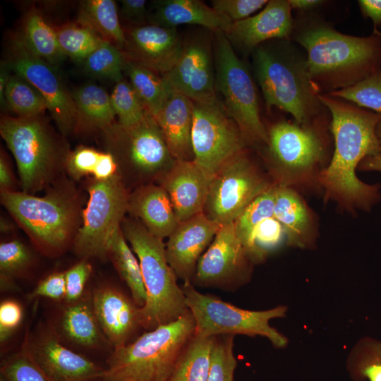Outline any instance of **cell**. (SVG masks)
I'll return each mask as SVG.
<instances>
[{
    "label": "cell",
    "mask_w": 381,
    "mask_h": 381,
    "mask_svg": "<svg viewBox=\"0 0 381 381\" xmlns=\"http://www.w3.org/2000/svg\"><path fill=\"white\" fill-rule=\"evenodd\" d=\"M319 98L331 116L334 147L331 161L319 173L318 181L326 199L350 211H370L381 200L380 186L361 181L356 169L366 157L381 155L376 135L381 115L327 94H320Z\"/></svg>",
    "instance_id": "obj_1"
},
{
    "label": "cell",
    "mask_w": 381,
    "mask_h": 381,
    "mask_svg": "<svg viewBox=\"0 0 381 381\" xmlns=\"http://www.w3.org/2000/svg\"><path fill=\"white\" fill-rule=\"evenodd\" d=\"M290 39L306 54L312 81L320 94L356 84L381 68V32L368 36L341 33L313 11L294 18Z\"/></svg>",
    "instance_id": "obj_2"
},
{
    "label": "cell",
    "mask_w": 381,
    "mask_h": 381,
    "mask_svg": "<svg viewBox=\"0 0 381 381\" xmlns=\"http://www.w3.org/2000/svg\"><path fill=\"white\" fill-rule=\"evenodd\" d=\"M291 39L272 40L251 53L255 80L267 111L277 108L300 123L328 111L310 76L306 54Z\"/></svg>",
    "instance_id": "obj_3"
},
{
    "label": "cell",
    "mask_w": 381,
    "mask_h": 381,
    "mask_svg": "<svg viewBox=\"0 0 381 381\" xmlns=\"http://www.w3.org/2000/svg\"><path fill=\"white\" fill-rule=\"evenodd\" d=\"M59 178L43 196L23 191L1 193V202L42 253L54 256L73 244L82 222L80 197Z\"/></svg>",
    "instance_id": "obj_4"
},
{
    "label": "cell",
    "mask_w": 381,
    "mask_h": 381,
    "mask_svg": "<svg viewBox=\"0 0 381 381\" xmlns=\"http://www.w3.org/2000/svg\"><path fill=\"white\" fill-rule=\"evenodd\" d=\"M0 134L15 158L21 191L35 195L61 178L71 150L43 114L2 116Z\"/></svg>",
    "instance_id": "obj_5"
},
{
    "label": "cell",
    "mask_w": 381,
    "mask_h": 381,
    "mask_svg": "<svg viewBox=\"0 0 381 381\" xmlns=\"http://www.w3.org/2000/svg\"><path fill=\"white\" fill-rule=\"evenodd\" d=\"M194 332L190 311L148 330L111 352L100 381H167Z\"/></svg>",
    "instance_id": "obj_6"
},
{
    "label": "cell",
    "mask_w": 381,
    "mask_h": 381,
    "mask_svg": "<svg viewBox=\"0 0 381 381\" xmlns=\"http://www.w3.org/2000/svg\"><path fill=\"white\" fill-rule=\"evenodd\" d=\"M121 229L138 259L146 290V303L140 308L141 327L152 330L186 314L185 295L167 261L163 240L136 219L125 217Z\"/></svg>",
    "instance_id": "obj_7"
},
{
    "label": "cell",
    "mask_w": 381,
    "mask_h": 381,
    "mask_svg": "<svg viewBox=\"0 0 381 381\" xmlns=\"http://www.w3.org/2000/svg\"><path fill=\"white\" fill-rule=\"evenodd\" d=\"M331 116L327 111L310 123L281 119L267 128L265 157L277 185L291 186L310 181L328 156Z\"/></svg>",
    "instance_id": "obj_8"
},
{
    "label": "cell",
    "mask_w": 381,
    "mask_h": 381,
    "mask_svg": "<svg viewBox=\"0 0 381 381\" xmlns=\"http://www.w3.org/2000/svg\"><path fill=\"white\" fill-rule=\"evenodd\" d=\"M213 34L217 97L238 125L248 145H266L267 131L261 118L257 89L250 72L236 54L225 33L219 30Z\"/></svg>",
    "instance_id": "obj_9"
},
{
    "label": "cell",
    "mask_w": 381,
    "mask_h": 381,
    "mask_svg": "<svg viewBox=\"0 0 381 381\" xmlns=\"http://www.w3.org/2000/svg\"><path fill=\"white\" fill-rule=\"evenodd\" d=\"M181 288L195 321V335L261 336L277 348H283L288 344L287 338L270 325L271 320L286 316V306H278L265 310H246L215 296L200 293L190 282H184Z\"/></svg>",
    "instance_id": "obj_10"
},
{
    "label": "cell",
    "mask_w": 381,
    "mask_h": 381,
    "mask_svg": "<svg viewBox=\"0 0 381 381\" xmlns=\"http://www.w3.org/2000/svg\"><path fill=\"white\" fill-rule=\"evenodd\" d=\"M101 134L105 151L115 159L123 181L127 174L141 180L160 179L176 162L157 121L149 113L131 126L116 121Z\"/></svg>",
    "instance_id": "obj_11"
},
{
    "label": "cell",
    "mask_w": 381,
    "mask_h": 381,
    "mask_svg": "<svg viewBox=\"0 0 381 381\" xmlns=\"http://www.w3.org/2000/svg\"><path fill=\"white\" fill-rule=\"evenodd\" d=\"M87 186L89 198L73 246L83 259L107 258L110 240L128 212L129 195L119 174L109 179L92 178Z\"/></svg>",
    "instance_id": "obj_12"
},
{
    "label": "cell",
    "mask_w": 381,
    "mask_h": 381,
    "mask_svg": "<svg viewBox=\"0 0 381 381\" xmlns=\"http://www.w3.org/2000/svg\"><path fill=\"white\" fill-rule=\"evenodd\" d=\"M272 186L245 149L214 175L203 212L221 225L234 223L255 198Z\"/></svg>",
    "instance_id": "obj_13"
},
{
    "label": "cell",
    "mask_w": 381,
    "mask_h": 381,
    "mask_svg": "<svg viewBox=\"0 0 381 381\" xmlns=\"http://www.w3.org/2000/svg\"><path fill=\"white\" fill-rule=\"evenodd\" d=\"M191 140L193 161L212 176L248 145L218 98L193 102Z\"/></svg>",
    "instance_id": "obj_14"
},
{
    "label": "cell",
    "mask_w": 381,
    "mask_h": 381,
    "mask_svg": "<svg viewBox=\"0 0 381 381\" xmlns=\"http://www.w3.org/2000/svg\"><path fill=\"white\" fill-rule=\"evenodd\" d=\"M7 61L15 73L25 78L43 96L60 133L66 136L74 132L75 108L72 94L54 66L30 53L20 37L13 40Z\"/></svg>",
    "instance_id": "obj_15"
},
{
    "label": "cell",
    "mask_w": 381,
    "mask_h": 381,
    "mask_svg": "<svg viewBox=\"0 0 381 381\" xmlns=\"http://www.w3.org/2000/svg\"><path fill=\"white\" fill-rule=\"evenodd\" d=\"M251 263L234 223L222 224L199 259L191 283L202 287L236 289L248 282Z\"/></svg>",
    "instance_id": "obj_16"
},
{
    "label": "cell",
    "mask_w": 381,
    "mask_h": 381,
    "mask_svg": "<svg viewBox=\"0 0 381 381\" xmlns=\"http://www.w3.org/2000/svg\"><path fill=\"white\" fill-rule=\"evenodd\" d=\"M162 76L174 90L194 102L217 99L213 42L208 34L183 41L178 60Z\"/></svg>",
    "instance_id": "obj_17"
},
{
    "label": "cell",
    "mask_w": 381,
    "mask_h": 381,
    "mask_svg": "<svg viewBox=\"0 0 381 381\" xmlns=\"http://www.w3.org/2000/svg\"><path fill=\"white\" fill-rule=\"evenodd\" d=\"M28 346L50 381H100L104 368L64 344L50 326L28 336Z\"/></svg>",
    "instance_id": "obj_18"
},
{
    "label": "cell",
    "mask_w": 381,
    "mask_h": 381,
    "mask_svg": "<svg viewBox=\"0 0 381 381\" xmlns=\"http://www.w3.org/2000/svg\"><path fill=\"white\" fill-rule=\"evenodd\" d=\"M123 52L127 59L163 75L176 64L183 41L175 28L152 23L124 29Z\"/></svg>",
    "instance_id": "obj_19"
},
{
    "label": "cell",
    "mask_w": 381,
    "mask_h": 381,
    "mask_svg": "<svg viewBox=\"0 0 381 381\" xmlns=\"http://www.w3.org/2000/svg\"><path fill=\"white\" fill-rule=\"evenodd\" d=\"M288 0H270L257 14L231 23L224 32L234 47L251 54L261 44L290 39L294 17Z\"/></svg>",
    "instance_id": "obj_20"
},
{
    "label": "cell",
    "mask_w": 381,
    "mask_h": 381,
    "mask_svg": "<svg viewBox=\"0 0 381 381\" xmlns=\"http://www.w3.org/2000/svg\"><path fill=\"white\" fill-rule=\"evenodd\" d=\"M221 226L204 212L179 223L165 243L167 261L177 278L191 282L199 259Z\"/></svg>",
    "instance_id": "obj_21"
},
{
    "label": "cell",
    "mask_w": 381,
    "mask_h": 381,
    "mask_svg": "<svg viewBox=\"0 0 381 381\" xmlns=\"http://www.w3.org/2000/svg\"><path fill=\"white\" fill-rule=\"evenodd\" d=\"M212 178L190 160L176 161L159 179L179 222L203 212Z\"/></svg>",
    "instance_id": "obj_22"
},
{
    "label": "cell",
    "mask_w": 381,
    "mask_h": 381,
    "mask_svg": "<svg viewBox=\"0 0 381 381\" xmlns=\"http://www.w3.org/2000/svg\"><path fill=\"white\" fill-rule=\"evenodd\" d=\"M93 309L113 350L131 342L141 327L140 308L115 287L104 286L92 293Z\"/></svg>",
    "instance_id": "obj_23"
},
{
    "label": "cell",
    "mask_w": 381,
    "mask_h": 381,
    "mask_svg": "<svg viewBox=\"0 0 381 381\" xmlns=\"http://www.w3.org/2000/svg\"><path fill=\"white\" fill-rule=\"evenodd\" d=\"M54 320L50 327L64 344L87 351L112 348L99 326L89 292L77 301L65 302Z\"/></svg>",
    "instance_id": "obj_24"
},
{
    "label": "cell",
    "mask_w": 381,
    "mask_h": 381,
    "mask_svg": "<svg viewBox=\"0 0 381 381\" xmlns=\"http://www.w3.org/2000/svg\"><path fill=\"white\" fill-rule=\"evenodd\" d=\"M155 119L175 161L193 160V101L172 88Z\"/></svg>",
    "instance_id": "obj_25"
},
{
    "label": "cell",
    "mask_w": 381,
    "mask_h": 381,
    "mask_svg": "<svg viewBox=\"0 0 381 381\" xmlns=\"http://www.w3.org/2000/svg\"><path fill=\"white\" fill-rule=\"evenodd\" d=\"M128 212L162 240L168 238L179 223L170 198L161 185L140 186L129 195Z\"/></svg>",
    "instance_id": "obj_26"
},
{
    "label": "cell",
    "mask_w": 381,
    "mask_h": 381,
    "mask_svg": "<svg viewBox=\"0 0 381 381\" xmlns=\"http://www.w3.org/2000/svg\"><path fill=\"white\" fill-rule=\"evenodd\" d=\"M152 5L147 17L149 23L166 28L195 25L214 32H225L231 23L200 0H157Z\"/></svg>",
    "instance_id": "obj_27"
},
{
    "label": "cell",
    "mask_w": 381,
    "mask_h": 381,
    "mask_svg": "<svg viewBox=\"0 0 381 381\" xmlns=\"http://www.w3.org/2000/svg\"><path fill=\"white\" fill-rule=\"evenodd\" d=\"M274 217L282 226L287 245L301 248L313 246V218L304 200L291 186L275 184Z\"/></svg>",
    "instance_id": "obj_28"
},
{
    "label": "cell",
    "mask_w": 381,
    "mask_h": 381,
    "mask_svg": "<svg viewBox=\"0 0 381 381\" xmlns=\"http://www.w3.org/2000/svg\"><path fill=\"white\" fill-rule=\"evenodd\" d=\"M75 108L74 132H102L116 122L110 95L102 87L86 83L72 92Z\"/></svg>",
    "instance_id": "obj_29"
},
{
    "label": "cell",
    "mask_w": 381,
    "mask_h": 381,
    "mask_svg": "<svg viewBox=\"0 0 381 381\" xmlns=\"http://www.w3.org/2000/svg\"><path fill=\"white\" fill-rule=\"evenodd\" d=\"M107 258H109L119 275L128 286L134 303L140 308L143 307L147 294L140 265L127 243L121 226L110 240Z\"/></svg>",
    "instance_id": "obj_30"
},
{
    "label": "cell",
    "mask_w": 381,
    "mask_h": 381,
    "mask_svg": "<svg viewBox=\"0 0 381 381\" xmlns=\"http://www.w3.org/2000/svg\"><path fill=\"white\" fill-rule=\"evenodd\" d=\"M20 38L30 53L53 66L66 57L59 46L55 29L37 8L27 13Z\"/></svg>",
    "instance_id": "obj_31"
},
{
    "label": "cell",
    "mask_w": 381,
    "mask_h": 381,
    "mask_svg": "<svg viewBox=\"0 0 381 381\" xmlns=\"http://www.w3.org/2000/svg\"><path fill=\"white\" fill-rule=\"evenodd\" d=\"M77 22L90 28L104 40L123 50L126 42L124 29L113 0H87L80 4Z\"/></svg>",
    "instance_id": "obj_32"
},
{
    "label": "cell",
    "mask_w": 381,
    "mask_h": 381,
    "mask_svg": "<svg viewBox=\"0 0 381 381\" xmlns=\"http://www.w3.org/2000/svg\"><path fill=\"white\" fill-rule=\"evenodd\" d=\"M124 73L147 113L155 118L172 87L160 74L127 59Z\"/></svg>",
    "instance_id": "obj_33"
},
{
    "label": "cell",
    "mask_w": 381,
    "mask_h": 381,
    "mask_svg": "<svg viewBox=\"0 0 381 381\" xmlns=\"http://www.w3.org/2000/svg\"><path fill=\"white\" fill-rule=\"evenodd\" d=\"M213 338H190L167 381H207L212 357Z\"/></svg>",
    "instance_id": "obj_34"
},
{
    "label": "cell",
    "mask_w": 381,
    "mask_h": 381,
    "mask_svg": "<svg viewBox=\"0 0 381 381\" xmlns=\"http://www.w3.org/2000/svg\"><path fill=\"white\" fill-rule=\"evenodd\" d=\"M4 99L6 107L20 117L42 115L47 109V102L37 88L15 73L6 87Z\"/></svg>",
    "instance_id": "obj_35"
},
{
    "label": "cell",
    "mask_w": 381,
    "mask_h": 381,
    "mask_svg": "<svg viewBox=\"0 0 381 381\" xmlns=\"http://www.w3.org/2000/svg\"><path fill=\"white\" fill-rule=\"evenodd\" d=\"M126 61L122 49L104 40L82 63L91 76L117 83L123 78Z\"/></svg>",
    "instance_id": "obj_36"
},
{
    "label": "cell",
    "mask_w": 381,
    "mask_h": 381,
    "mask_svg": "<svg viewBox=\"0 0 381 381\" xmlns=\"http://www.w3.org/2000/svg\"><path fill=\"white\" fill-rule=\"evenodd\" d=\"M348 368L356 381H381V341L360 339L350 353Z\"/></svg>",
    "instance_id": "obj_37"
},
{
    "label": "cell",
    "mask_w": 381,
    "mask_h": 381,
    "mask_svg": "<svg viewBox=\"0 0 381 381\" xmlns=\"http://www.w3.org/2000/svg\"><path fill=\"white\" fill-rule=\"evenodd\" d=\"M59 46L66 55L83 62L104 40L90 28L79 23L55 29Z\"/></svg>",
    "instance_id": "obj_38"
},
{
    "label": "cell",
    "mask_w": 381,
    "mask_h": 381,
    "mask_svg": "<svg viewBox=\"0 0 381 381\" xmlns=\"http://www.w3.org/2000/svg\"><path fill=\"white\" fill-rule=\"evenodd\" d=\"M274 199L275 184L255 198L234 222L235 232L246 249L255 226L274 217Z\"/></svg>",
    "instance_id": "obj_39"
},
{
    "label": "cell",
    "mask_w": 381,
    "mask_h": 381,
    "mask_svg": "<svg viewBox=\"0 0 381 381\" xmlns=\"http://www.w3.org/2000/svg\"><path fill=\"white\" fill-rule=\"evenodd\" d=\"M0 372L4 381H50L30 351L28 333L20 349L1 363Z\"/></svg>",
    "instance_id": "obj_40"
},
{
    "label": "cell",
    "mask_w": 381,
    "mask_h": 381,
    "mask_svg": "<svg viewBox=\"0 0 381 381\" xmlns=\"http://www.w3.org/2000/svg\"><path fill=\"white\" fill-rule=\"evenodd\" d=\"M110 100L117 122L123 126L139 123L147 114L133 87L124 78L116 83Z\"/></svg>",
    "instance_id": "obj_41"
},
{
    "label": "cell",
    "mask_w": 381,
    "mask_h": 381,
    "mask_svg": "<svg viewBox=\"0 0 381 381\" xmlns=\"http://www.w3.org/2000/svg\"><path fill=\"white\" fill-rule=\"evenodd\" d=\"M327 95L381 115V68L353 85Z\"/></svg>",
    "instance_id": "obj_42"
},
{
    "label": "cell",
    "mask_w": 381,
    "mask_h": 381,
    "mask_svg": "<svg viewBox=\"0 0 381 381\" xmlns=\"http://www.w3.org/2000/svg\"><path fill=\"white\" fill-rule=\"evenodd\" d=\"M284 238V229L277 219L272 217L262 220L253 229L246 248L252 262L262 261Z\"/></svg>",
    "instance_id": "obj_43"
},
{
    "label": "cell",
    "mask_w": 381,
    "mask_h": 381,
    "mask_svg": "<svg viewBox=\"0 0 381 381\" xmlns=\"http://www.w3.org/2000/svg\"><path fill=\"white\" fill-rule=\"evenodd\" d=\"M234 336H214L207 381H234L237 360L234 353Z\"/></svg>",
    "instance_id": "obj_44"
},
{
    "label": "cell",
    "mask_w": 381,
    "mask_h": 381,
    "mask_svg": "<svg viewBox=\"0 0 381 381\" xmlns=\"http://www.w3.org/2000/svg\"><path fill=\"white\" fill-rule=\"evenodd\" d=\"M32 259L31 251L20 241L2 242L0 244L1 277L13 279L28 269Z\"/></svg>",
    "instance_id": "obj_45"
},
{
    "label": "cell",
    "mask_w": 381,
    "mask_h": 381,
    "mask_svg": "<svg viewBox=\"0 0 381 381\" xmlns=\"http://www.w3.org/2000/svg\"><path fill=\"white\" fill-rule=\"evenodd\" d=\"M104 152L94 147L80 145L71 150L65 163L64 171L73 180L93 176Z\"/></svg>",
    "instance_id": "obj_46"
},
{
    "label": "cell",
    "mask_w": 381,
    "mask_h": 381,
    "mask_svg": "<svg viewBox=\"0 0 381 381\" xmlns=\"http://www.w3.org/2000/svg\"><path fill=\"white\" fill-rule=\"evenodd\" d=\"M267 0H212V7L230 22L244 20L263 8Z\"/></svg>",
    "instance_id": "obj_47"
},
{
    "label": "cell",
    "mask_w": 381,
    "mask_h": 381,
    "mask_svg": "<svg viewBox=\"0 0 381 381\" xmlns=\"http://www.w3.org/2000/svg\"><path fill=\"white\" fill-rule=\"evenodd\" d=\"M92 265L83 259L64 272L66 282L65 302H73L83 296L85 284L92 273Z\"/></svg>",
    "instance_id": "obj_48"
},
{
    "label": "cell",
    "mask_w": 381,
    "mask_h": 381,
    "mask_svg": "<svg viewBox=\"0 0 381 381\" xmlns=\"http://www.w3.org/2000/svg\"><path fill=\"white\" fill-rule=\"evenodd\" d=\"M23 319L21 305L15 300L3 301L0 304V341L5 342L19 327Z\"/></svg>",
    "instance_id": "obj_49"
},
{
    "label": "cell",
    "mask_w": 381,
    "mask_h": 381,
    "mask_svg": "<svg viewBox=\"0 0 381 381\" xmlns=\"http://www.w3.org/2000/svg\"><path fill=\"white\" fill-rule=\"evenodd\" d=\"M66 296V282L64 272H54L43 279L28 295L32 300L37 297H44L56 301L64 300Z\"/></svg>",
    "instance_id": "obj_50"
},
{
    "label": "cell",
    "mask_w": 381,
    "mask_h": 381,
    "mask_svg": "<svg viewBox=\"0 0 381 381\" xmlns=\"http://www.w3.org/2000/svg\"><path fill=\"white\" fill-rule=\"evenodd\" d=\"M120 3L121 14L125 20L135 25L145 24L148 17L145 0H121Z\"/></svg>",
    "instance_id": "obj_51"
},
{
    "label": "cell",
    "mask_w": 381,
    "mask_h": 381,
    "mask_svg": "<svg viewBox=\"0 0 381 381\" xmlns=\"http://www.w3.org/2000/svg\"><path fill=\"white\" fill-rule=\"evenodd\" d=\"M15 176L8 158L2 150L0 156V191L11 193L18 191Z\"/></svg>",
    "instance_id": "obj_52"
},
{
    "label": "cell",
    "mask_w": 381,
    "mask_h": 381,
    "mask_svg": "<svg viewBox=\"0 0 381 381\" xmlns=\"http://www.w3.org/2000/svg\"><path fill=\"white\" fill-rule=\"evenodd\" d=\"M358 5L364 18H370L373 30L381 28V0H358Z\"/></svg>",
    "instance_id": "obj_53"
},
{
    "label": "cell",
    "mask_w": 381,
    "mask_h": 381,
    "mask_svg": "<svg viewBox=\"0 0 381 381\" xmlns=\"http://www.w3.org/2000/svg\"><path fill=\"white\" fill-rule=\"evenodd\" d=\"M292 10L300 13L311 12L318 8L326 4L327 1L323 0H288Z\"/></svg>",
    "instance_id": "obj_54"
},
{
    "label": "cell",
    "mask_w": 381,
    "mask_h": 381,
    "mask_svg": "<svg viewBox=\"0 0 381 381\" xmlns=\"http://www.w3.org/2000/svg\"><path fill=\"white\" fill-rule=\"evenodd\" d=\"M11 68L7 60H2L0 65V102L3 108L6 107L4 92L11 76Z\"/></svg>",
    "instance_id": "obj_55"
},
{
    "label": "cell",
    "mask_w": 381,
    "mask_h": 381,
    "mask_svg": "<svg viewBox=\"0 0 381 381\" xmlns=\"http://www.w3.org/2000/svg\"><path fill=\"white\" fill-rule=\"evenodd\" d=\"M358 169L360 171H381V155L366 157L361 161Z\"/></svg>",
    "instance_id": "obj_56"
},
{
    "label": "cell",
    "mask_w": 381,
    "mask_h": 381,
    "mask_svg": "<svg viewBox=\"0 0 381 381\" xmlns=\"http://www.w3.org/2000/svg\"><path fill=\"white\" fill-rule=\"evenodd\" d=\"M9 220L4 217L1 218V231L3 233L10 232L13 230V226Z\"/></svg>",
    "instance_id": "obj_57"
},
{
    "label": "cell",
    "mask_w": 381,
    "mask_h": 381,
    "mask_svg": "<svg viewBox=\"0 0 381 381\" xmlns=\"http://www.w3.org/2000/svg\"><path fill=\"white\" fill-rule=\"evenodd\" d=\"M376 135L381 145V122L377 125L376 128Z\"/></svg>",
    "instance_id": "obj_58"
},
{
    "label": "cell",
    "mask_w": 381,
    "mask_h": 381,
    "mask_svg": "<svg viewBox=\"0 0 381 381\" xmlns=\"http://www.w3.org/2000/svg\"><path fill=\"white\" fill-rule=\"evenodd\" d=\"M0 381H4L1 377L0 378Z\"/></svg>",
    "instance_id": "obj_59"
}]
</instances>
